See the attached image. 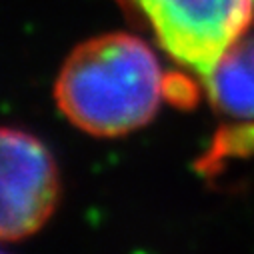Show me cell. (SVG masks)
<instances>
[{
  "mask_svg": "<svg viewBox=\"0 0 254 254\" xmlns=\"http://www.w3.org/2000/svg\"><path fill=\"white\" fill-rule=\"evenodd\" d=\"M60 200L52 152L30 132L0 126V242L36 234Z\"/></svg>",
  "mask_w": 254,
  "mask_h": 254,
  "instance_id": "3",
  "label": "cell"
},
{
  "mask_svg": "<svg viewBox=\"0 0 254 254\" xmlns=\"http://www.w3.org/2000/svg\"><path fill=\"white\" fill-rule=\"evenodd\" d=\"M0 254H2V252H0Z\"/></svg>",
  "mask_w": 254,
  "mask_h": 254,
  "instance_id": "5",
  "label": "cell"
},
{
  "mask_svg": "<svg viewBox=\"0 0 254 254\" xmlns=\"http://www.w3.org/2000/svg\"><path fill=\"white\" fill-rule=\"evenodd\" d=\"M154 50L128 32H106L78 44L62 62L54 100L78 130L116 138L146 126L166 96Z\"/></svg>",
  "mask_w": 254,
  "mask_h": 254,
  "instance_id": "1",
  "label": "cell"
},
{
  "mask_svg": "<svg viewBox=\"0 0 254 254\" xmlns=\"http://www.w3.org/2000/svg\"><path fill=\"white\" fill-rule=\"evenodd\" d=\"M180 66L202 80L254 26V0H116Z\"/></svg>",
  "mask_w": 254,
  "mask_h": 254,
  "instance_id": "2",
  "label": "cell"
},
{
  "mask_svg": "<svg viewBox=\"0 0 254 254\" xmlns=\"http://www.w3.org/2000/svg\"><path fill=\"white\" fill-rule=\"evenodd\" d=\"M204 82L214 108L234 118H254V36L232 44Z\"/></svg>",
  "mask_w": 254,
  "mask_h": 254,
  "instance_id": "4",
  "label": "cell"
}]
</instances>
